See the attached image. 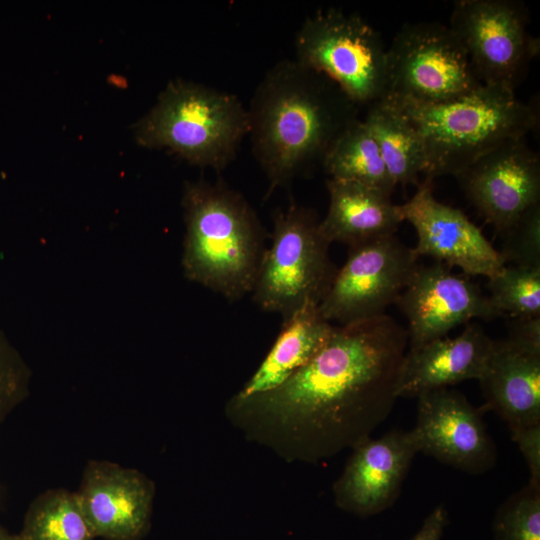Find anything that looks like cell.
Wrapping results in <instances>:
<instances>
[{
    "label": "cell",
    "instance_id": "52a82bcc",
    "mask_svg": "<svg viewBox=\"0 0 540 540\" xmlns=\"http://www.w3.org/2000/svg\"><path fill=\"white\" fill-rule=\"evenodd\" d=\"M294 48L299 64L332 80L359 107L387 94V48L357 13L317 11L301 24Z\"/></svg>",
    "mask_w": 540,
    "mask_h": 540
},
{
    "label": "cell",
    "instance_id": "9c48e42d",
    "mask_svg": "<svg viewBox=\"0 0 540 540\" xmlns=\"http://www.w3.org/2000/svg\"><path fill=\"white\" fill-rule=\"evenodd\" d=\"M529 12L515 0H458L448 25L463 45L483 85L515 92L539 55L528 31Z\"/></svg>",
    "mask_w": 540,
    "mask_h": 540
},
{
    "label": "cell",
    "instance_id": "4dcf8cb0",
    "mask_svg": "<svg viewBox=\"0 0 540 540\" xmlns=\"http://www.w3.org/2000/svg\"><path fill=\"white\" fill-rule=\"evenodd\" d=\"M0 540H20L18 534H12L4 527L0 526Z\"/></svg>",
    "mask_w": 540,
    "mask_h": 540
},
{
    "label": "cell",
    "instance_id": "f546056e",
    "mask_svg": "<svg viewBox=\"0 0 540 540\" xmlns=\"http://www.w3.org/2000/svg\"><path fill=\"white\" fill-rule=\"evenodd\" d=\"M447 521V512L438 505L425 519L421 529L411 540H440Z\"/></svg>",
    "mask_w": 540,
    "mask_h": 540
},
{
    "label": "cell",
    "instance_id": "3957f363",
    "mask_svg": "<svg viewBox=\"0 0 540 540\" xmlns=\"http://www.w3.org/2000/svg\"><path fill=\"white\" fill-rule=\"evenodd\" d=\"M182 267L192 282L229 301L251 293L265 247L252 206L223 180L187 182Z\"/></svg>",
    "mask_w": 540,
    "mask_h": 540
},
{
    "label": "cell",
    "instance_id": "277c9868",
    "mask_svg": "<svg viewBox=\"0 0 540 540\" xmlns=\"http://www.w3.org/2000/svg\"><path fill=\"white\" fill-rule=\"evenodd\" d=\"M390 98L418 132L426 155L425 176H457L501 143L525 136L539 124L538 107L515 92L481 85L460 98L424 104Z\"/></svg>",
    "mask_w": 540,
    "mask_h": 540
},
{
    "label": "cell",
    "instance_id": "7c38bea8",
    "mask_svg": "<svg viewBox=\"0 0 540 540\" xmlns=\"http://www.w3.org/2000/svg\"><path fill=\"white\" fill-rule=\"evenodd\" d=\"M396 305L408 322L410 350L445 337L473 318L501 316L476 283L440 262L419 264Z\"/></svg>",
    "mask_w": 540,
    "mask_h": 540
},
{
    "label": "cell",
    "instance_id": "d4e9b609",
    "mask_svg": "<svg viewBox=\"0 0 540 540\" xmlns=\"http://www.w3.org/2000/svg\"><path fill=\"white\" fill-rule=\"evenodd\" d=\"M498 540H540V486L528 483L498 511Z\"/></svg>",
    "mask_w": 540,
    "mask_h": 540
},
{
    "label": "cell",
    "instance_id": "ffe728a7",
    "mask_svg": "<svg viewBox=\"0 0 540 540\" xmlns=\"http://www.w3.org/2000/svg\"><path fill=\"white\" fill-rule=\"evenodd\" d=\"M333 328L317 305L304 306L284 319L273 346L237 395V402L242 403L284 384L318 354Z\"/></svg>",
    "mask_w": 540,
    "mask_h": 540
},
{
    "label": "cell",
    "instance_id": "8fae6325",
    "mask_svg": "<svg viewBox=\"0 0 540 540\" xmlns=\"http://www.w3.org/2000/svg\"><path fill=\"white\" fill-rule=\"evenodd\" d=\"M456 178L470 203L500 235L540 203V159L525 138L501 143Z\"/></svg>",
    "mask_w": 540,
    "mask_h": 540
},
{
    "label": "cell",
    "instance_id": "5b68a950",
    "mask_svg": "<svg viewBox=\"0 0 540 540\" xmlns=\"http://www.w3.org/2000/svg\"><path fill=\"white\" fill-rule=\"evenodd\" d=\"M248 129L247 108L239 97L183 79L170 81L134 127L140 145L167 148L217 172L235 159Z\"/></svg>",
    "mask_w": 540,
    "mask_h": 540
},
{
    "label": "cell",
    "instance_id": "6da1fadb",
    "mask_svg": "<svg viewBox=\"0 0 540 540\" xmlns=\"http://www.w3.org/2000/svg\"><path fill=\"white\" fill-rule=\"evenodd\" d=\"M408 334L387 314L334 325L324 347L280 387L248 399L296 423L310 458L355 447L390 414Z\"/></svg>",
    "mask_w": 540,
    "mask_h": 540
},
{
    "label": "cell",
    "instance_id": "f1b7e54d",
    "mask_svg": "<svg viewBox=\"0 0 540 540\" xmlns=\"http://www.w3.org/2000/svg\"><path fill=\"white\" fill-rule=\"evenodd\" d=\"M506 337L540 351V316L513 318L509 323Z\"/></svg>",
    "mask_w": 540,
    "mask_h": 540
},
{
    "label": "cell",
    "instance_id": "484cf974",
    "mask_svg": "<svg viewBox=\"0 0 540 540\" xmlns=\"http://www.w3.org/2000/svg\"><path fill=\"white\" fill-rule=\"evenodd\" d=\"M501 235L498 252L505 265L540 268V203L525 211Z\"/></svg>",
    "mask_w": 540,
    "mask_h": 540
},
{
    "label": "cell",
    "instance_id": "603a6c76",
    "mask_svg": "<svg viewBox=\"0 0 540 540\" xmlns=\"http://www.w3.org/2000/svg\"><path fill=\"white\" fill-rule=\"evenodd\" d=\"M20 540H93L95 537L76 492L49 489L29 505Z\"/></svg>",
    "mask_w": 540,
    "mask_h": 540
},
{
    "label": "cell",
    "instance_id": "7a4b0ae2",
    "mask_svg": "<svg viewBox=\"0 0 540 540\" xmlns=\"http://www.w3.org/2000/svg\"><path fill=\"white\" fill-rule=\"evenodd\" d=\"M359 108L332 80L295 59L269 68L247 107L252 153L268 181L265 198L322 167Z\"/></svg>",
    "mask_w": 540,
    "mask_h": 540
},
{
    "label": "cell",
    "instance_id": "cb8c5ba5",
    "mask_svg": "<svg viewBox=\"0 0 540 540\" xmlns=\"http://www.w3.org/2000/svg\"><path fill=\"white\" fill-rule=\"evenodd\" d=\"M488 279L487 296L501 315L540 316V268L505 265Z\"/></svg>",
    "mask_w": 540,
    "mask_h": 540
},
{
    "label": "cell",
    "instance_id": "ac0fdd59",
    "mask_svg": "<svg viewBox=\"0 0 540 540\" xmlns=\"http://www.w3.org/2000/svg\"><path fill=\"white\" fill-rule=\"evenodd\" d=\"M479 381L485 408L496 412L509 429L540 424V351L507 337L494 340Z\"/></svg>",
    "mask_w": 540,
    "mask_h": 540
},
{
    "label": "cell",
    "instance_id": "e0dca14e",
    "mask_svg": "<svg viewBox=\"0 0 540 540\" xmlns=\"http://www.w3.org/2000/svg\"><path fill=\"white\" fill-rule=\"evenodd\" d=\"M492 340L477 323H467L454 338L442 337L406 352L397 396L418 395L447 388L465 380H479L493 348Z\"/></svg>",
    "mask_w": 540,
    "mask_h": 540
},
{
    "label": "cell",
    "instance_id": "ba28073f",
    "mask_svg": "<svg viewBox=\"0 0 540 540\" xmlns=\"http://www.w3.org/2000/svg\"><path fill=\"white\" fill-rule=\"evenodd\" d=\"M387 72L385 96L424 104L448 102L483 85L458 37L437 22L404 24L387 48Z\"/></svg>",
    "mask_w": 540,
    "mask_h": 540
},
{
    "label": "cell",
    "instance_id": "7402d4cb",
    "mask_svg": "<svg viewBox=\"0 0 540 540\" xmlns=\"http://www.w3.org/2000/svg\"><path fill=\"white\" fill-rule=\"evenodd\" d=\"M322 168L329 178L360 183L390 196L396 186L377 142L360 118L353 121L334 141Z\"/></svg>",
    "mask_w": 540,
    "mask_h": 540
},
{
    "label": "cell",
    "instance_id": "83f0119b",
    "mask_svg": "<svg viewBox=\"0 0 540 540\" xmlns=\"http://www.w3.org/2000/svg\"><path fill=\"white\" fill-rule=\"evenodd\" d=\"M530 472L529 483L540 486V424L510 429Z\"/></svg>",
    "mask_w": 540,
    "mask_h": 540
},
{
    "label": "cell",
    "instance_id": "4fadbf2b",
    "mask_svg": "<svg viewBox=\"0 0 540 540\" xmlns=\"http://www.w3.org/2000/svg\"><path fill=\"white\" fill-rule=\"evenodd\" d=\"M433 180L425 176L415 194L398 205L402 221L417 233L414 253L459 267L467 275L492 277L505 266L498 250L464 212L435 198Z\"/></svg>",
    "mask_w": 540,
    "mask_h": 540
},
{
    "label": "cell",
    "instance_id": "44dd1931",
    "mask_svg": "<svg viewBox=\"0 0 540 540\" xmlns=\"http://www.w3.org/2000/svg\"><path fill=\"white\" fill-rule=\"evenodd\" d=\"M395 184L418 185L426 172L422 140L410 120L388 97L367 106L363 119Z\"/></svg>",
    "mask_w": 540,
    "mask_h": 540
},
{
    "label": "cell",
    "instance_id": "8992f818",
    "mask_svg": "<svg viewBox=\"0 0 540 540\" xmlns=\"http://www.w3.org/2000/svg\"><path fill=\"white\" fill-rule=\"evenodd\" d=\"M271 238L251 290L253 301L283 320L304 306H319L337 269L316 213L291 200L274 212Z\"/></svg>",
    "mask_w": 540,
    "mask_h": 540
},
{
    "label": "cell",
    "instance_id": "4316f807",
    "mask_svg": "<svg viewBox=\"0 0 540 540\" xmlns=\"http://www.w3.org/2000/svg\"><path fill=\"white\" fill-rule=\"evenodd\" d=\"M30 369L0 329V426L29 394Z\"/></svg>",
    "mask_w": 540,
    "mask_h": 540
},
{
    "label": "cell",
    "instance_id": "9a60e30c",
    "mask_svg": "<svg viewBox=\"0 0 540 540\" xmlns=\"http://www.w3.org/2000/svg\"><path fill=\"white\" fill-rule=\"evenodd\" d=\"M76 494L95 537L139 540L149 527L154 486L135 469L92 460Z\"/></svg>",
    "mask_w": 540,
    "mask_h": 540
},
{
    "label": "cell",
    "instance_id": "30bf717a",
    "mask_svg": "<svg viewBox=\"0 0 540 540\" xmlns=\"http://www.w3.org/2000/svg\"><path fill=\"white\" fill-rule=\"evenodd\" d=\"M418 258L395 234L349 247L319 305L321 315L345 325L385 314L411 281Z\"/></svg>",
    "mask_w": 540,
    "mask_h": 540
},
{
    "label": "cell",
    "instance_id": "d6986e66",
    "mask_svg": "<svg viewBox=\"0 0 540 540\" xmlns=\"http://www.w3.org/2000/svg\"><path fill=\"white\" fill-rule=\"evenodd\" d=\"M329 207L320 231L331 244L349 247L395 234L403 222L398 205L381 190L351 181L328 178Z\"/></svg>",
    "mask_w": 540,
    "mask_h": 540
},
{
    "label": "cell",
    "instance_id": "5bb4252c",
    "mask_svg": "<svg viewBox=\"0 0 540 540\" xmlns=\"http://www.w3.org/2000/svg\"><path fill=\"white\" fill-rule=\"evenodd\" d=\"M413 428L419 451L470 474L487 471L495 463V447L479 410L464 395L448 388L417 397Z\"/></svg>",
    "mask_w": 540,
    "mask_h": 540
},
{
    "label": "cell",
    "instance_id": "2e32d148",
    "mask_svg": "<svg viewBox=\"0 0 540 540\" xmlns=\"http://www.w3.org/2000/svg\"><path fill=\"white\" fill-rule=\"evenodd\" d=\"M418 452L413 429L393 430L355 446L335 486L337 503L360 515H372L389 508L398 498Z\"/></svg>",
    "mask_w": 540,
    "mask_h": 540
}]
</instances>
